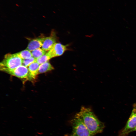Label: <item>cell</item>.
Returning <instances> with one entry per match:
<instances>
[{
    "instance_id": "cell-1",
    "label": "cell",
    "mask_w": 136,
    "mask_h": 136,
    "mask_svg": "<svg viewBox=\"0 0 136 136\" xmlns=\"http://www.w3.org/2000/svg\"><path fill=\"white\" fill-rule=\"evenodd\" d=\"M78 113L92 136L103 132L105 127L104 124L98 119L91 109L82 107Z\"/></svg>"
},
{
    "instance_id": "cell-2",
    "label": "cell",
    "mask_w": 136,
    "mask_h": 136,
    "mask_svg": "<svg viewBox=\"0 0 136 136\" xmlns=\"http://www.w3.org/2000/svg\"><path fill=\"white\" fill-rule=\"evenodd\" d=\"M22 59L16 53H8L0 63V70L7 73L22 65Z\"/></svg>"
},
{
    "instance_id": "cell-3",
    "label": "cell",
    "mask_w": 136,
    "mask_h": 136,
    "mask_svg": "<svg viewBox=\"0 0 136 136\" xmlns=\"http://www.w3.org/2000/svg\"><path fill=\"white\" fill-rule=\"evenodd\" d=\"M71 123L73 129L72 134L74 136H92L78 113L71 120Z\"/></svg>"
},
{
    "instance_id": "cell-4",
    "label": "cell",
    "mask_w": 136,
    "mask_h": 136,
    "mask_svg": "<svg viewBox=\"0 0 136 136\" xmlns=\"http://www.w3.org/2000/svg\"><path fill=\"white\" fill-rule=\"evenodd\" d=\"M136 126V112L133 108L126 125L119 132V136H127Z\"/></svg>"
},
{
    "instance_id": "cell-5",
    "label": "cell",
    "mask_w": 136,
    "mask_h": 136,
    "mask_svg": "<svg viewBox=\"0 0 136 136\" xmlns=\"http://www.w3.org/2000/svg\"><path fill=\"white\" fill-rule=\"evenodd\" d=\"M7 73L21 79L28 80V68L22 65Z\"/></svg>"
},
{
    "instance_id": "cell-6",
    "label": "cell",
    "mask_w": 136,
    "mask_h": 136,
    "mask_svg": "<svg viewBox=\"0 0 136 136\" xmlns=\"http://www.w3.org/2000/svg\"><path fill=\"white\" fill-rule=\"evenodd\" d=\"M67 45L56 43L47 53L51 59L59 56L62 55L67 50Z\"/></svg>"
},
{
    "instance_id": "cell-7",
    "label": "cell",
    "mask_w": 136,
    "mask_h": 136,
    "mask_svg": "<svg viewBox=\"0 0 136 136\" xmlns=\"http://www.w3.org/2000/svg\"><path fill=\"white\" fill-rule=\"evenodd\" d=\"M42 45V48L46 51H49L56 43V36L55 32L52 31L48 37H41Z\"/></svg>"
},
{
    "instance_id": "cell-8",
    "label": "cell",
    "mask_w": 136,
    "mask_h": 136,
    "mask_svg": "<svg viewBox=\"0 0 136 136\" xmlns=\"http://www.w3.org/2000/svg\"><path fill=\"white\" fill-rule=\"evenodd\" d=\"M40 64L36 61L31 64L28 67V80L30 81L35 79L39 74V69Z\"/></svg>"
},
{
    "instance_id": "cell-9",
    "label": "cell",
    "mask_w": 136,
    "mask_h": 136,
    "mask_svg": "<svg viewBox=\"0 0 136 136\" xmlns=\"http://www.w3.org/2000/svg\"><path fill=\"white\" fill-rule=\"evenodd\" d=\"M42 43L41 37L32 40L29 43L26 49L31 52L42 47Z\"/></svg>"
},
{
    "instance_id": "cell-10",
    "label": "cell",
    "mask_w": 136,
    "mask_h": 136,
    "mask_svg": "<svg viewBox=\"0 0 136 136\" xmlns=\"http://www.w3.org/2000/svg\"><path fill=\"white\" fill-rule=\"evenodd\" d=\"M54 69V67L48 61L40 64L39 69V73L40 74L45 73Z\"/></svg>"
},
{
    "instance_id": "cell-11",
    "label": "cell",
    "mask_w": 136,
    "mask_h": 136,
    "mask_svg": "<svg viewBox=\"0 0 136 136\" xmlns=\"http://www.w3.org/2000/svg\"><path fill=\"white\" fill-rule=\"evenodd\" d=\"M16 53L22 59H29L32 56L31 52L27 49Z\"/></svg>"
},
{
    "instance_id": "cell-12",
    "label": "cell",
    "mask_w": 136,
    "mask_h": 136,
    "mask_svg": "<svg viewBox=\"0 0 136 136\" xmlns=\"http://www.w3.org/2000/svg\"><path fill=\"white\" fill-rule=\"evenodd\" d=\"M31 52L32 56L37 59L47 52V51L40 48L34 50Z\"/></svg>"
},
{
    "instance_id": "cell-13",
    "label": "cell",
    "mask_w": 136,
    "mask_h": 136,
    "mask_svg": "<svg viewBox=\"0 0 136 136\" xmlns=\"http://www.w3.org/2000/svg\"><path fill=\"white\" fill-rule=\"evenodd\" d=\"M47 52L37 59L36 62L40 64L48 61L49 60L51 59Z\"/></svg>"
},
{
    "instance_id": "cell-14",
    "label": "cell",
    "mask_w": 136,
    "mask_h": 136,
    "mask_svg": "<svg viewBox=\"0 0 136 136\" xmlns=\"http://www.w3.org/2000/svg\"><path fill=\"white\" fill-rule=\"evenodd\" d=\"M37 59L32 56L29 58L22 59V65L28 67L32 63L36 61Z\"/></svg>"
},
{
    "instance_id": "cell-15",
    "label": "cell",
    "mask_w": 136,
    "mask_h": 136,
    "mask_svg": "<svg viewBox=\"0 0 136 136\" xmlns=\"http://www.w3.org/2000/svg\"><path fill=\"white\" fill-rule=\"evenodd\" d=\"M136 131V126L131 131V132Z\"/></svg>"
},
{
    "instance_id": "cell-16",
    "label": "cell",
    "mask_w": 136,
    "mask_h": 136,
    "mask_svg": "<svg viewBox=\"0 0 136 136\" xmlns=\"http://www.w3.org/2000/svg\"><path fill=\"white\" fill-rule=\"evenodd\" d=\"M134 106L133 108H134V109H135V110L136 112V105H135Z\"/></svg>"
},
{
    "instance_id": "cell-17",
    "label": "cell",
    "mask_w": 136,
    "mask_h": 136,
    "mask_svg": "<svg viewBox=\"0 0 136 136\" xmlns=\"http://www.w3.org/2000/svg\"><path fill=\"white\" fill-rule=\"evenodd\" d=\"M70 136H74L72 134L71 135H70Z\"/></svg>"
}]
</instances>
